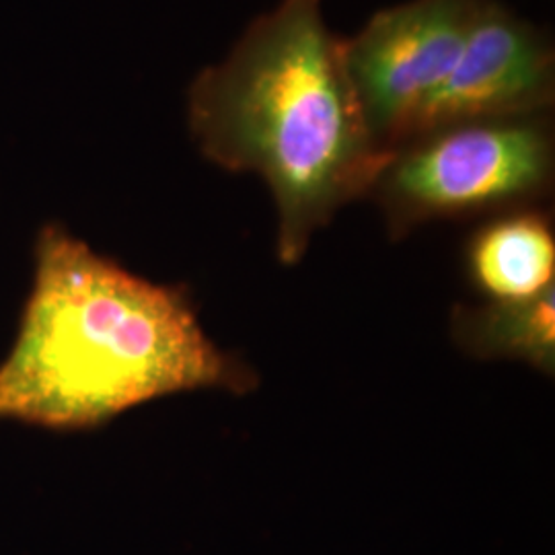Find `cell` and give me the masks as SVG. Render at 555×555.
Masks as SVG:
<instances>
[{"label": "cell", "instance_id": "obj_1", "mask_svg": "<svg viewBox=\"0 0 555 555\" xmlns=\"http://www.w3.org/2000/svg\"><path fill=\"white\" fill-rule=\"evenodd\" d=\"M258 378L222 352L183 286L157 284L50 222L17 336L0 362V422L54 433L93 430L160 397Z\"/></svg>", "mask_w": 555, "mask_h": 555}, {"label": "cell", "instance_id": "obj_2", "mask_svg": "<svg viewBox=\"0 0 555 555\" xmlns=\"http://www.w3.org/2000/svg\"><path fill=\"white\" fill-rule=\"evenodd\" d=\"M188 126L210 163L268 185L286 266L346 204L371 194L391 157L360 109L323 0H280L259 15L190 85Z\"/></svg>", "mask_w": 555, "mask_h": 555}, {"label": "cell", "instance_id": "obj_3", "mask_svg": "<svg viewBox=\"0 0 555 555\" xmlns=\"http://www.w3.org/2000/svg\"><path fill=\"white\" fill-rule=\"evenodd\" d=\"M552 114L440 126L399 144L369 196L391 237L433 220L533 208L552 190Z\"/></svg>", "mask_w": 555, "mask_h": 555}, {"label": "cell", "instance_id": "obj_4", "mask_svg": "<svg viewBox=\"0 0 555 555\" xmlns=\"http://www.w3.org/2000/svg\"><path fill=\"white\" fill-rule=\"evenodd\" d=\"M486 0H408L344 40V62L378 144L393 153L451 75Z\"/></svg>", "mask_w": 555, "mask_h": 555}, {"label": "cell", "instance_id": "obj_5", "mask_svg": "<svg viewBox=\"0 0 555 555\" xmlns=\"http://www.w3.org/2000/svg\"><path fill=\"white\" fill-rule=\"evenodd\" d=\"M554 101L550 36L502 2L486 0L451 75L424 105L410 139L461 121L552 114Z\"/></svg>", "mask_w": 555, "mask_h": 555}, {"label": "cell", "instance_id": "obj_6", "mask_svg": "<svg viewBox=\"0 0 555 555\" xmlns=\"http://www.w3.org/2000/svg\"><path fill=\"white\" fill-rule=\"evenodd\" d=\"M467 274L488 300H525L554 288L555 237L545 212L518 208L479 227L467 243Z\"/></svg>", "mask_w": 555, "mask_h": 555}, {"label": "cell", "instance_id": "obj_7", "mask_svg": "<svg viewBox=\"0 0 555 555\" xmlns=\"http://www.w3.org/2000/svg\"><path fill=\"white\" fill-rule=\"evenodd\" d=\"M456 344L477 358H508L554 375L555 291L525 300H488L453 315Z\"/></svg>", "mask_w": 555, "mask_h": 555}]
</instances>
